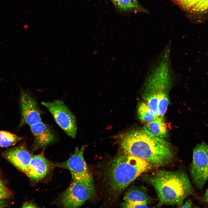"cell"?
I'll list each match as a JSON object with an SVG mask.
<instances>
[{"instance_id": "cell-3", "label": "cell", "mask_w": 208, "mask_h": 208, "mask_svg": "<svg viewBox=\"0 0 208 208\" xmlns=\"http://www.w3.org/2000/svg\"><path fill=\"white\" fill-rule=\"evenodd\" d=\"M143 178L155 190L159 200L158 207L164 205L180 206L192 191L188 177L183 171L161 170L146 174Z\"/></svg>"}, {"instance_id": "cell-10", "label": "cell", "mask_w": 208, "mask_h": 208, "mask_svg": "<svg viewBox=\"0 0 208 208\" xmlns=\"http://www.w3.org/2000/svg\"><path fill=\"white\" fill-rule=\"evenodd\" d=\"M5 157L21 171L26 174L32 156L25 146L21 145L5 152Z\"/></svg>"}, {"instance_id": "cell-16", "label": "cell", "mask_w": 208, "mask_h": 208, "mask_svg": "<svg viewBox=\"0 0 208 208\" xmlns=\"http://www.w3.org/2000/svg\"><path fill=\"white\" fill-rule=\"evenodd\" d=\"M137 112L139 119L143 122L147 123L159 117L151 112L146 103L144 102L139 105Z\"/></svg>"}, {"instance_id": "cell-23", "label": "cell", "mask_w": 208, "mask_h": 208, "mask_svg": "<svg viewBox=\"0 0 208 208\" xmlns=\"http://www.w3.org/2000/svg\"><path fill=\"white\" fill-rule=\"evenodd\" d=\"M23 208H35L38 207L34 204L31 202H27L24 204L23 206Z\"/></svg>"}, {"instance_id": "cell-7", "label": "cell", "mask_w": 208, "mask_h": 208, "mask_svg": "<svg viewBox=\"0 0 208 208\" xmlns=\"http://www.w3.org/2000/svg\"><path fill=\"white\" fill-rule=\"evenodd\" d=\"M94 192L83 183L72 179L63 193L60 202L64 207H79L92 196Z\"/></svg>"}, {"instance_id": "cell-19", "label": "cell", "mask_w": 208, "mask_h": 208, "mask_svg": "<svg viewBox=\"0 0 208 208\" xmlns=\"http://www.w3.org/2000/svg\"><path fill=\"white\" fill-rule=\"evenodd\" d=\"M200 0H173L182 9L189 12Z\"/></svg>"}, {"instance_id": "cell-6", "label": "cell", "mask_w": 208, "mask_h": 208, "mask_svg": "<svg viewBox=\"0 0 208 208\" xmlns=\"http://www.w3.org/2000/svg\"><path fill=\"white\" fill-rule=\"evenodd\" d=\"M41 104L49 111L57 124L69 136L75 138L76 135L75 118L61 100L52 102H42Z\"/></svg>"}, {"instance_id": "cell-15", "label": "cell", "mask_w": 208, "mask_h": 208, "mask_svg": "<svg viewBox=\"0 0 208 208\" xmlns=\"http://www.w3.org/2000/svg\"><path fill=\"white\" fill-rule=\"evenodd\" d=\"M21 139V137L15 134L0 130V147H8L14 145Z\"/></svg>"}, {"instance_id": "cell-24", "label": "cell", "mask_w": 208, "mask_h": 208, "mask_svg": "<svg viewBox=\"0 0 208 208\" xmlns=\"http://www.w3.org/2000/svg\"><path fill=\"white\" fill-rule=\"evenodd\" d=\"M203 199L204 201L208 205V188L204 194Z\"/></svg>"}, {"instance_id": "cell-2", "label": "cell", "mask_w": 208, "mask_h": 208, "mask_svg": "<svg viewBox=\"0 0 208 208\" xmlns=\"http://www.w3.org/2000/svg\"><path fill=\"white\" fill-rule=\"evenodd\" d=\"M147 161L122 153L106 164L105 179L110 196L116 200L142 173L153 169Z\"/></svg>"}, {"instance_id": "cell-12", "label": "cell", "mask_w": 208, "mask_h": 208, "mask_svg": "<svg viewBox=\"0 0 208 208\" xmlns=\"http://www.w3.org/2000/svg\"><path fill=\"white\" fill-rule=\"evenodd\" d=\"M149 197L145 188L133 187L129 189L124 197V202L127 203H148Z\"/></svg>"}, {"instance_id": "cell-17", "label": "cell", "mask_w": 208, "mask_h": 208, "mask_svg": "<svg viewBox=\"0 0 208 208\" xmlns=\"http://www.w3.org/2000/svg\"><path fill=\"white\" fill-rule=\"evenodd\" d=\"M169 92L161 91L158 92L157 114L159 117H164L169 104L168 94Z\"/></svg>"}, {"instance_id": "cell-13", "label": "cell", "mask_w": 208, "mask_h": 208, "mask_svg": "<svg viewBox=\"0 0 208 208\" xmlns=\"http://www.w3.org/2000/svg\"><path fill=\"white\" fill-rule=\"evenodd\" d=\"M116 9L122 12H146L137 0H110Z\"/></svg>"}, {"instance_id": "cell-8", "label": "cell", "mask_w": 208, "mask_h": 208, "mask_svg": "<svg viewBox=\"0 0 208 208\" xmlns=\"http://www.w3.org/2000/svg\"><path fill=\"white\" fill-rule=\"evenodd\" d=\"M21 92V119L19 128L25 125L30 126L41 121V111L31 93L23 90Z\"/></svg>"}, {"instance_id": "cell-11", "label": "cell", "mask_w": 208, "mask_h": 208, "mask_svg": "<svg viewBox=\"0 0 208 208\" xmlns=\"http://www.w3.org/2000/svg\"><path fill=\"white\" fill-rule=\"evenodd\" d=\"M52 164L43 155L32 156L26 174L31 179L39 180L51 171Z\"/></svg>"}, {"instance_id": "cell-22", "label": "cell", "mask_w": 208, "mask_h": 208, "mask_svg": "<svg viewBox=\"0 0 208 208\" xmlns=\"http://www.w3.org/2000/svg\"><path fill=\"white\" fill-rule=\"evenodd\" d=\"M192 201L188 199L184 204H183L181 206L178 207L181 208H190L192 206Z\"/></svg>"}, {"instance_id": "cell-18", "label": "cell", "mask_w": 208, "mask_h": 208, "mask_svg": "<svg viewBox=\"0 0 208 208\" xmlns=\"http://www.w3.org/2000/svg\"><path fill=\"white\" fill-rule=\"evenodd\" d=\"M208 12V0H200L189 12L193 14H202Z\"/></svg>"}, {"instance_id": "cell-1", "label": "cell", "mask_w": 208, "mask_h": 208, "mask_svg": "<svg viewBox=\"0 0 208 208\" xmlns=\"http://www.w3.org/2000/svg\"><path fill=\"white\" fill-rule=\"evenodd\" d=\"M122 153L145 160L154 166L169 163L174 153L169 143L151 134L145 127L118 136Z\"/></svg>"}, {"instance_id": "cell-26", "label": "cell", "mask_w": 208, "mask_h": 208, "mask_svg": "<svg viewBox=\"0 0 208 208\" xmlns=\"http://www.w3.org/2000/svg\"><path fill=\"white\" fill-rule=\"evenodd\" d=\"M3 200L2 199L0 200V208L4 207L6 205L5 203Z\"/></svg>"}, {"instance_id": "cell-21", "label": "cell", "mask_w": 208, "mask_h": 208, "mask_svg": "<svg viewBox=\"0 0 208 208\" xmlns=\"http://www.w3.org/2000/svg\"><path fill=\"white\" fill-rule=\"evenodd\" d=\"M10 194L9 191L7 188L0 192V200L8 198Z\"/></svg>"}, {"instance_id": "cell-25", "label": "cell", "mask_w": 208, "mask_h": 208, "mask_svg": "<svg viewBox=\"0 0 208 208\" xmlns=\"http://www.w3.org/2000/svg\"><path fill=\"white\" fill-rule=\"evenodd\" d=\"M6 188L0 177V192L3 191Z\"/></svg>"}, {"instance_id": "cell-5", "label": "cell", "mask_w": 208, "mask_h": 208, "mask_svg": "<svg viewBox=\"0 0 208 208\" xmlns=\"http://www.w3.org/2000/svg\"><path fill=\"white\" fill-rule=\"evenodd\" d=\"M191 176L196 187L202 190L208 180V144L204 142L194 148L190 166Z\"/></svg>"}, {"instance_id": "cell-14", "label": "cell", "mask_w": 208, "mask_h": 208, "mask_svg": "<svg viewBox=\"0 0 208 208\" xmlns=\"http://www.w3.org/2000/svg\"><path fill=\"white\" fill-rule=\"evenodd\" d=\"M145 127L151 134L157 137L163 139L166 137L167 131L164 117H159L147 123Z\"/></svg>"}, {"instance_id": "cell-4", "label": "cell", "mask_w": 208, "mask_h": 208, "mask_svg": "<svg viewBox=\"0 0 208 208\" xmlns=\"http://www.w3.org/2000/svg\"><path fill=\"white\" fill-rule=\"evenodd\" d=\"M86 146L79 149L76 148L74 153L66 161L57 164L60 167L68 170L72 179L80 182L95 192L93 181L84 160L83 153Z\"/></svg>"}, {"instance_id": "cell-20", "label": "cell", "mask_w": 208, "mask_h": 208, "mask_svg": "<svg viewBox=\"0 0 208 208\" xmlns=\"http://www.w3.org/2000/svg\"><path fill=\"white\" fill-rule=\"evenodd\" d=\"M147 203H127L123 202L122 206L124 208H144L149 207Z\"/></svg>"}, {"instance_id": "cell-9", "label": "cell", "mask_w": 208, "mask_h": 208, "mask_svg": "<svg viewBox=\"0 0 208 208\" xmlns=\"http://www.w3.org/2000/svg\"><path fill=\"white\" fill-rule=\"evenodd\" d=\"M29 127L34 137L33 150L44 148L55 140V136L52 130L41 121Z\"/></svg>"}]
</instances>
